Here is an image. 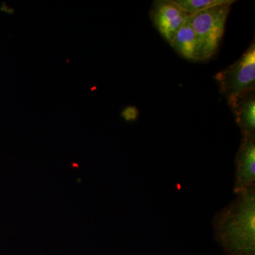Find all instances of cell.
Masks as SVG:
<instances>
[{
    "mask_svg": "<svg viewBox=\"0 0 255 255\" xmlns=\"http://www.w3.org/2000/svg\"><path fill=\"white\" fill-rule=\"evenodd\" d=\"M122 117L127 122H132L138 117V111L134 107H128L122 112Z\"/></svg>",
    "mask_w": 255,
    "mask_h": 255,
    "instance_id": "9",
    "label": "cell"
},
{
    "mask_svg": "<svg viewBox=\"0 0 255 255\" xmlns=\"http://www.w3.org/2000/svg\"><path fill=\"white\" fill-rule=\"evenodd\" d=\"M229 106L232 108L243 137H255V92L238 99Z\"/></svg>",
    "mask_w": 255,
    "mask_h": 255,
    "instance_id": "6",
    "label": "cell"
},
{
    "mask_svg": "<svg viewBox=\"0 0 255 255\" xmlns=\"http://www.w3.org/2000/svg\"><path fill=\"white\" fill-rule=\"evenodd\" d=\"M176 52L188 60L199 61V48L197 38L192 26L190 17L187 18L169 43Z\"/></svg>",
    "mask_w": 255,
    "mask_h": 255,
    "instance_id": "7",
    "label": "cell"
},
{
    "mask_svg": "<svg viewBox=\"0 0 255 255\" xmlns=\"http://www.w3.org/2000/svg\"><path fill=\"white\" fill-rule=\"evenodd\" d=\"M220 91L227 98L231 105L238 99L251 92L255 88V44L253 41L248 50L232 65L214 76Z\"/></svg>",
    "mask_w": 255,
    "mask_h": 255,
    "instance_id": "3",
    "label": "cell"
},
{
    "mask_svg": "<svg viewBox=\"0 0 255 255\" xmlns=\"http://www.w3.org/2000/svg\"><path fill=\"white\" fill-rule=\"evenodd\" d=\"M150 16L161 36L169 43L189 18L172 0L154 1Z\"/></svg>",
    "mask_w": 255,
    "mask_h": 255,
    "instance_id": "4",
    "label": "cell"
},
{
    "mask_svg": "<svg viewBox=\"0 0 255 255\" xmlns=\"http://www.w3.org/2000/svg\"><path fill=\"white\" fill-rule=\"evenodd\" d=\"M189 16L217 5L231 2L232 0H172Z\"/></svg>",
    "mask_w": 255,
    "mask_h": 255,
    "instance_id": "8",
    "label": "cell"
},
{
    "mask_svg": "<svg viewBox=\"0 0 255 255\" xmlns=\"http://www.w3.org/2000/svg\"><path fill=\"white\" fill-rule=\"evenodd\" d=\"M231 2L217 5L189 16L195 32L200 60H209L217 52L224 34L226 21L231 11Z\"/></svg>",
    "mask_w": 255,
    "mask_h": 255,
    "instance_id": "2",
    "label": "cell"
},
{
    "mask_svg": "<svg viewBox=\"0 0 255 255\" xmlns=\"http://www.w3.org/2000/svg\"><path fill=\"white\" fill-rule=\"evenodd\" d=\"M255 187L238 194L214 219L218 241L231 255H254Z\"/></svg>",
    "mask_w": 255,
    "mask_h": 255,
    "instance_id": "1",
    "label": "cell"
},
{
    "mask_svg": "<svg viewBox=\"0 0 255 255\" xmlns=\"http://www.w3.org/2000/svg\"><path fill=\"white\" fill-rule=\"evenodd\" d=\"M234 192L239 194L255 185V137H243L236 159Z\"/></svg>",
    "mask_w": 255,
    "mask_h": 255,
    "instance_id": "5",
    "label": "cell"
}]
</instances>
